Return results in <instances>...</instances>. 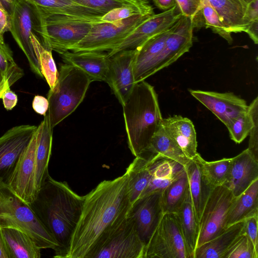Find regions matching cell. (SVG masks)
<instances>
[{
  "label": "cell",
  "instance_id": "obj_22",
  "mask_svg": "<svg viewBox=\"0 0 258 258\" xmlns=\"http://www.w3.org/2000/svg\"><path fill=\"white\" fill-rule=\"evenodd\" d=\"M53 129L46 113L36 131L35 184L37 195L49 175L48 167L51 154Z\"/></svg>",
  "mask_w": 258,
  "mask_h": 258
},
{
  "label": "cell",
  "instance_id": "obj_42",
  "mask_svg": "<svg viewBox=\"0 0 258 258\" xmlns=\"http://www.w3.org/2000/svg\"><path fill=\"white\" fill-rule=\"evenodd\" d=\"M248 111L252 119V125L249 132L248 150L253 158L258 161V97H256L248 106Z\"/></svg>",
  "mask_w": 258,
  "mask_h": 258
},
{
  "label": "cell",
  "instance_id": "obj_20",
  "mask_svg": "<svg viewBox=\"0 0 258 258\" xmlns=\"http://www.w3.org/2000/svg\"><path fill=\"white\" fill-rule=\"evenodd\" d=\"M59 55L66 63L82 70L92 82L105 81L110 58L107 53L103 51H66Z\"/></svg>",
  "mask_w": 258,
  "mask_h": 258
},
{
  "label": "cell",
  "instance_id": "obj_7",
  "mask_svg": "<svg viewBox=\"0 0 258 258\" xmlns=\"http://www.w3.org/2000/svg\"><path fill=\"white\" fill-rule=\"evenodd\" d=\"M151 16L138 15L112 22L94 23L86 36L69 51H109Z\"/></svg>",
  "mask_w": 258,
  "mask_h": 258
},
{
  "label": "cell",
  "instance_id": "obj_10",
  "mask_svg": "<svg viewBox=\"0 0 258 258\" xmlns=\"http://www.w3.org/2000/svg\"><path fill=\"white\" fill-rule=\"evenodd\" d=\"M235 199L232 192L224 185L211 190L199 222L197 247L215 238L226 229V218Z\"/></svg>",
  "mask_w": 258,
  "mask_h": 258
},
{
  "label": "cell",
  "instance_id": "obj_11",
  "mask_svg": "<svg viewBox=\"0 0 258 258\" xmlns=\"http://www.w3.org/2000/svg\"><path fill=\"white\" fill-rule=\"evenodd\" d=\"M194 22L182 15L174 24L165 45L145 72L143 80L176 61L192 46Z\"/></svg>",
  "mask_w": 258,
  "mask_h": 258
},
{
  "label": "cell",
  "instance_id": "obj_17",
  "mask_svg": "<svg viewBox=\"0 0 258 258\" xmlns=\"http://www.w3.org/2000/svg\"><path fill=\"white\" fill-rule=\"evenodd\" d=\"M162 191H155L137 200L128 213L145 245L149 241L164 213Z\"/></svg>",
  "mask_w": 258,
  "mask_h": 258
},
{
  "label": "cell",
  "instance_id": "obj_44",
  "mask_svg": "<svg viewBox=\"0 0 258 258\" xmlns=\"http://www.w3.org/2000/svg\"><path fill=\"white\" fill-rule=\"evenodd\" d=\"M176 5L182 15L192 20L197 26L198 19L202 14L204 0H175Z\"/></svg>",
  "mask_w": 258,
  "mask_h": 258
},
{
  "label": "cell",
  "instance_id": "obj_40",
  "mask_svg": "<svg viewBox=\"0 0 258 258\" xmlns=\"http://www.w3.org/2000/svg\"><path fill=\"white\" fill-rule=\"evenodd\" d=\"M257 251L244 232L234 242L224 256V258H257Z\"/></svg>",
  "mask_w": 258,
  "mask_h": 258
},
{
  "label": "cell",
  "instance_id": "obj_46",
  "mask_svg": "<svg viewBox=\"0 0 258 258\" xmlns=\"http://www.w3.org/2000/svg\"><path fill=\"white\" fill-rule=\"evenodd\" d=\"M48 107L49 103L47 98L40 95L34 96L32 108L36 113L44 116L48 110Z\"/></svg>",
  "mask_w": 258,
  "mask_h": 258
},
{
  "label": "cell",
  "instance_id": "obj_9",
  "mask_svg": "<svg viewBox=\"0 0 258 258\" xmlns=\"http://www.w3.org/2000/svg\"><path fill=\"white\" fill-rule=\"evenodd\" d=\"M145 245L132 218L126 216L101 244L94 258H144Z\"/></svg>",
  "mask_w": 258,
  "mask_h": 258
},
{
  "label": "cell",
  "instance_id": "obj_56",
  "mask_svg": "<svg viewBox=\"0 0 258 258\" xmlns=\"http://www.w3.org/2000/svg\"><path fill=\"white\" fill-rule=\"evenodd\" d=\"M0 42L2 43H5L4 39L0 36Z\"/></svg>",
  "mask_w": 258,
  "mask_h": 258
},
{
  "label": "cell",
  "instance_id": "obj_45",
  "mask_svg": "<svg viewBox=\"0 0 258 258\" xmlns=\"http://www.w3.org/2000/svg\"><path fill=\"white\" fill-rule=\"evenodd\" d=\"M257 222L258 214L244 220V233L251 241L257 251H258Z\"/></svg>",
  "mask_w": 258,
  "mask_h": 258
},
{
  "label": "cell",
  "instance_id": "obj_52",
  "mask_svg": "<svg viewBox=\"0 0 258 258\" xmlns=\"http://www.w3.org/2000/svg\"><path fill=\"white\" fill-rule=\"evenodd\" d=\"M18 0H0V2L10 15L12 12L14 4Z\"/></svg>",
  "mask_w": 258,
  "mask_h": 258
},
{
  "label": "cell",
  "instance_id": "obj_39",
  "mask_svg": "<svg viewBox=\"0 0 258 258\" xmlns=\"http://www.w3.org/2000/svg\"><path fill=\"white\" fill-rule=\"evenodd\" d=\"M202 14L206 27L211 28L214 33L225 39L229 44H232L233 39L231 33L228 31L219 15L208 0H204Z\"/></svg>",
  "mask_w": 258,
  "mask_h": 258
},
{
  "label": "cell",
  "instance_id": "obj_30",
  "mask_svg": "<svg viewBox=\"0 0 258 258\" xmlns=\"http://www.w3.org/2000/svg\"><path fill=\"white\" fill-rule=\"evenodd\" d=\"M173 25L166 30L152 37L136 49L134 73L136 83L143 80L147 68L162 50Z\"/></svg>",
  "mask_w": 258,
  "mask_h": 258
},
{
  "label": "cell",
  "instance_id": "obj_55",
  "mask_svg": "<svg viewBox=\"0 0 258 258\" xmlns=\"http://www.w3.org/2000/svg\"><path fill=\"white\" fill-rule=\"evenodd\" d=\"M5 80H6L4 78L1 72H0V85L4 82Z\"/></svg>",
  "mask_w": 258,
  "mask_h": 258
},
{
  "label": "cell",
  "instance_id": "obj_23",
  "mask_svg": "<svg viewBox=\"0 0 258 258\" xmlns=\"http://www.w3.org/2000/svg\"><path fill=\"white\" fill-rule=\"evenodd\" d=\"M156 153L148 150L135 157L126 169L131 205L141 198L151 178V165Z\"/></svg>",
  "mask_w": 258,
  "mask_h": 258
},
{
  "label": "cell",
  "instance_id": "obj_21",
  "mask_svg": "<svg viewBox=\"0 0 258 258\" xmlns=\"http://www.w3.org/2000/svg\"><path fill=\"white\" fill-rule=\"evenodd\" d=\"M162 125L171 139L189 159L197 152V135L192 122L181 115H174L163 118Z\"/></svg>",
  "mask_w": 258,
  "mask_h": 258
},
{
  "label": "cell",
  "instance_id": "obj_8",
  "mask_svg": "<svg viewBox=\"0 0 258 258\" xmlns=\"http://www.w3.org/2000/svg\"><path fill=\"white\" fill-rule=\"evenodd\" d=\"M189 258L173 213H164L145 245L144 258Z\"/></svg>",
  "mask_w": 258,
  "mask_h": 258
},
{
  "label": "cell",
  "instance_id": "obj_28",
  "mask_svg": "<svg viewBox=\"0 0 258 258\" xmlns=\"http://www.w3.org/2000/svg\"><path fill=\"white\" fill-rule=\"evenodd\" d=\"M173 214L182 235L189 257L194 258L197 246L199 226L189 188L183 203Z\"/></svg>",
  "mask_w": 258,
  "mask_h": 258
},
{
  "label": "cell",
  "instance_id": "obj_25",
  "mask_svg": "<svg viewBox=\"0 0 258 258\" xmlns=\"http://www.w3.org/2000/svg\"><path fill=\"white\" fill-rule=\"evenodd\" d=\"M0 236L8 258L41 257V249L20 229L14 226L0 227Z\"/></svg>",
  "mask_w": 258,
  "mask_h": 258
},
{
  "label": "cell",
  "instance_id": "obj_53",
  "mask_svg": "<svg viewBox=\"0 0 258 258\" xmlns=\"http://www.w3.org/2000/svg\"><path fill=\"white\" fill-rule=\"evenodd\" d=\"M9 88H10L7 80H5L4 82L0 85V99L4 92Z\"/></svg>",
  "mask_w": 258,
  "mask_h": 258
},
{
  "label": "cell",
  "instance_id": "obj_37",
  "mask_svg": "<svg viewBox=\"0 0 258 258\" xmlns=\"http://www.w3.org/2000/svg\"><path fill=\"white\" fill-rule=\"evenodd\" d=\"M154 9L150 0H141L137 3L115 8L100 17L101 23L112 22L138 15H152Z\"/></svg>",
  "mask_w": 258,
  "mask_h": 258
},
{
  "label": "cell",
  "instance_id": "obj_14",
  "mask_svg": "<svg viewBox=\"0 0 258 258\" xmlns=\"http://www.w3.org/2000/svg\"><path fill=\"white\" fill-rule=\"evenodd\" d=\"M37 126H15L0 137V179L7 183L18 159L35 133Z\"/></svg>",
  "mask_w": 258,
  "mask_h": 258
},
{
  "label": "cell",
  "instance_id": "obj_38",
  "mask_svg": "<svg viewBox=\"0 0 258 258\" xmlns=\"http://www.w3.org/2000/svg\"><path fill=\"white\" fill-rule=\"evenodd\" d=\"M0 72L10 87L24 75L23 70L15 62L9 47L1 42Z\"/></svg>",
  "mask_w": 258,
  "mask_h": 258
},
{
  "label": "cell",
  "instance_id": "obj_31",
  "mask_svg": "<svg viewBox=\"0 0 258 258\" xmlns=\"http://www.w3.org/2000/svg\"><path fill=\"white\" fill-rule=\"evenodd\" d=\"M258 214V179L235 197L226 218L225 228Z\"/></svg>",
  "mask_w": 258,
  "mask_h": 258
},
{
  "label": "cell",
  "instance_id": "obj_18",
  "mask_svg": "<svg viewBox=\"0 0 258 258\" xmlns=\"http://www.w3.org/2000/svg\"><path fill=\"white\" fill-rule=\"evenodd\" d=\"M189 92L226 127L248 109L246 101L231 92L219 93L191 89Z\"/></svg>",
  "mask_w": 258,
  "mask_h": 258
},
{
  "label": "cell",
  "instance_id": "obj_3",
  "mask_svg": "<svg viewBox=\"0 0 258 258\" xmlns=\"http://www.w3.org/2000/svg\"><path fill=\"white\" fill-rule=\"evenodd\" d=\"M128 147L135 156L147 150L162 124L157 94L144 81L136 83L122 105Z\"/></svg>",
  "mask_w": 258,
  "mask_h": 258
},
{
  "label": "cell",
  "instance_id": "obj_24",
  "mask_svg": "<svg viewBox=\"0 0 258 258\" xmlns=\"http://www.w3.org/2000/svg\"><path fill=\"white\" fill-rule=\"evenodd\" d=\"M219 15L229 32L246 31L250 21L247 11L248 3L245 0H208Z\"/></svg>",
  "mask_w": 258,
  "mask_h": 258
},
{
  "label": "cell",
  "instance_id": "obj_36",
  "mask_svg": "<svg viewBox=\"0 0 258 258\" xmlns=\"http://www.w3.org/2000/svg\"><path fill=\"white\" fill-rule=\"evenodd\" d=\"M188 189L185 173L170 184L162 191L164 213L175 212L183 203Z\"/></svg>",
  "mask_w": 258,
  "mask_h": 258
},
{
  "label": "cell",
  "instance_id": "obj_41",
  "mask_svg": "<svg viewBox=\"0 0 258 258\" xmlns=\"http://www.w3.org/2000/svg\"><path fill=\"white\" fill-rule=\"evenodd\" d=\"M252 125V119L247 110L236 118L227 127L231 139L239 144L249 135Z\"/></svg>",
  "mask_w": 258,
  "mask_h": 258
},
{
  "label": "cell",
  "instance_id": "obj_33",
  "mask_svg": "<svg viewBox=\"0 0 258 258\" xmlns=\"http://www.w3.org/2000/svg\"><path fill=\"white\" fill-rule=\"evenodd\" d=\"M147 150L174 160L183 166L191 160L167 135L162 124L152 138Z\"/></svg>",
  "mask_w": 258,
  "mask_h": 258
},
{
  "label": "cell",
  "instance_id": "obj_43",
  "mask_svg": "<svg viewBox=\"0 0 258 258\" xmlns=\"http://www.w3.org/2000/svg\"><path fill=\"white\" fill-rule=\"evenodd\" d=\"M80 4L105 14L111 10L141 0H74Z\"/></svg>",
  "mask_w": 258,
  "mask_h": 258
},
{
  "label": "cell",
  "instance_id": "obj_6",
  "mask_svg": "<svg viewBox=\"0 0 258 258\" xmlns=\"http://www.w3.org/2000/svg\"><path fill=\"white\" fill-rule=\"evenodd\" d=\"M14 226L25 232L40 249L58 247L54 237L39 220L30 205L0 179V227Z\"/></svg>",
  "mask_w": 258,
  "mask_h": 258
},
{
  "label": "cell",
  "instance_id": "obj_27",
  "mask_svg": "<svg viewBox=\"0 0 258 258\" xmlns=\"http://www.w3.org/2000/svg\"><path fill=\"white\" fill-rule=\"evenodd\" d=\"M244 232V220L227 227L215 238L196 249L194 258H224L238 237Z\"/></svg>",
  "mask_w": 258,
  "mask_h": 258
},
{
  "label": "cell",
  "instance_id": "obj_12",
  "mask_svg": "<svg viewBox=\"0 0 258 258\" xmlns=\"http://www.w3.org/2000/svg\"><path fill=\"white\" fill-rule=\"evenodd\" d=\"M10 17V31L14 39L26 56L31 71L43 77L31 40L37 22L33 5L26 0H18Z\"/></svg>",
  "mask_w": 258,
  "mask_h": 258
},
{
  "label": "cell",
  "instance_id": "obj_15",
  "mask_svg": "<svg viewBox=\"0 0 258 258\" xmlns=\"http://www.w3.org/2000/svg\"><path fill=\"white\" fill-rule=\"evenodd\" d=\"M182 16L176 5L153 14L141 23L127 37L107 53L109 57L128 49H135L152 37L171 27Z\"/></svg>",
  "mask_w": 258,
  "mask_h": 258
},
{
  "label": "cell",
  "instance_id": "obj_1",
  "mask_svg": "<svg viewBox=\"0 0 258 258\" xmlns=\"http://www.w3.org/2000/svg\"><path fill=\"white\" fill-rule=\"evenodd\" d=\"M128 176L104 180L84 196L81 216L65 258L93 257L131 207Z\"/></svg>",
  "mask_w": 258,
  "mask_h": 258
},
{
  "label": "cell",
  "instance_id": "obj_49",
  "mask_svg": "<svg viewBox=\"0 0 258 258\" xmlns=\"http://www.w3.org/2000/svg\"><path fill=\"white\" fill-rule=\"evenodd\" d=\"M258 20L252 21L250 22L248 28L245 31L253 42L257 44L258 43Z\"/></svg>",
  "mask_w": 258,
  "mask_h": 258
},
{
  "label": "cell",
  "instance_id": "obj_57",
  "mask_svg": "<svg viewBox=\"0 0 258 258\" xmlns=\"http://www.w3.org/2000/svg\"><path fill=\"white\" fill-rule=\"evenodd\" d=\"M245 1H246L248 3H249L250 2H251L252 0H245Z\"/></svg>",
  "mask_w": 258,
  "mask_h": 258
},
{
  "label": "cell",
  "instance_id": "obj_47",
  "mask_svg": "<svg viewBox=\"0 0 258 258\" xmlns=\"http://www.w3.org/2000/svg\"><path fill=\"white\" fill-rule=\"evenodd\" d=\"M1 99L4 107L7 110H11L14 108L18 102L17 95L10 89V88H8L4 92Z\"/></svg>",
  "mask_w": 258,
  "mask_h": 258
},
{
  "label": "cell",
  "instance_id": "obj_4",
  "mask_svg": "<svg viewBox=\"0 0 258 258\" xmlns=\"http://www.w3.org/2000/svg\"><path fill=\"white\" fill-rule=\"evenodd\" d=\"M35 35L47 48L59 54L69 51L88 33L96 21L82 17L50 13L33 5Z\"/></svg>",
  "mask_w": 258,
  "mask_h": 258
},
{
  "label": "cell",
  "instance_id": "obj_48",
  "mask_svg": "<svg viewBox=\"0 0 258 258\" xmlns=\"http://www.w3.org/2000/svg\"><path fill=\"white\" fill-rule=\"evenodd\" d=\"M10 15L0 2V36L4 38V33L10 31Z\"/></svg>",
  "mask_w": 258,
  "mask_h": 258
},
{
  "label": "cell",
  "instance_id": "obj_32",
  "mask_svg": "<svg viewBox=\"0 0 258 258\" xmlns=\"http://www.w3.org/2000/svg\"><path fill=\"white\" fill-rule=\"evenodd\" d=\"M184 167L188 179L192 206L199 223L207 200L213 189L205 181L199 164L195 159H191Z\"/></svg>",
  "mask_w": 258,
  "mask_h": 258
},
{
  "label": "cell",
  "instance_id": "obj_35",
  "mask_svg": "<svg viewBox=\"0 0 258 258\" xmlns=\"http://www.w3.org/2000/svg\"><path fill=\"white\" fill-rule=\"evenodd\" d=\"M31 40L43 77L46 80L50 89H52L58 76L52 50L45 47L34 33L31 35Z\"/></svg>",
  "mask_w": 258,
  "mask_h": 258
},
{
  "label": "cell",
  "instance_id": "obj_51",
  "mask_svg": "<svg viewBox=\"0 0 258 258\" xmlns=\"http://www.w3.org/2000/svg\"><path fill=\"white\" fill-rule=\"evenodd\" d=\"M155 5L159 9L166 11L175 5H176L175 0H153Z\"/></svg>",
  "mask_w": 258,
  "mask_h": 258
},
{
  "label": "cell",
  "instance_id": "obj_2",
  "mask_svg": "<svg viewBox=\"0 0 258 258\" xmlns=\"http://www.w3.org/2000/svg\"><path fill=\"white\" fill-rule=\"evenodd\" d=\"M84 196L76 194L67 182L48 176L30 206L58 243L54 257L65 258L79 220Z\"/></svg>",
  "mask_w": 258,
  "mask_h": 258
},
{
  "label": "cell",
  "instance_id": "obj_19",
  "mask_svg": "<svg viewBox=\"0 0 258 258\" xmlns=\"http://www.w3.org/2000/svg\"><path fill=\"white\" fill-rule=\"evenodd\" d=\"M258 179V161L248 149L231 158L228 179L224 184L237 197Z\"/></svg>",
  "mask_w": 258,
  "mask_h": 258
},
{
  "label": "cell",
  "instance_id": "obj_50",
  "mask_svg": "<svg viewBox=\"0 0 258 258\" xmlns=\"http://www.w3.org/2000/svg\"><path fill=\"white\" fill-rule=\"evenodd\" d=\"M247 15L250 22L258 20V0H252L248 3Z\"/></svg>",
  "mask_w": 258,
  "mask_h": 258
},
{
  "label": "cell",
  "instance_id": "obj_13",
  "mask_svg": "<svg viewBox=\"0 0 258 258\" xmlns=\"http://www.w3.org/2000/svg\"><path fill=\"white\" fill-rule=\"evenodd\" d=\"M36 131L21 154L7 183L17 196L29 205L37 196L35 184Z\"/></svg>",
  "mask_w": 258,
  "mask_h": 258
},
{
  "label": "cell",
  "instance_id": "obj_26",
  "mask_svg": "<svg viewBox=\"0 0 258 258\" xmlns=\"http://www.w3.org/2000/svg\"><path fill=\"white\" fill-rule=\"evenodd\" d=\"M151 170V178L142 197L155 191H162L185 173L183 165L159 154H156Z\"/></svg>",
  "mask_w": 258,
  "mask_h": 258
},
{
  "label": "cell",
  "instance_id": "obj_54",
  "mask_svg": "<svg viewBox=\"0 0 258 258\" xmlns=\"http://www.w3.org/2000/svg\"><path fill=\"white\" fill-rule=\"evenodd\" d=\"M0 258H8L0 236Z\"/></svg>",
  "mask_w": 258,
  "mask_h": 258
},
{
  "label": "cell",
  "instance_id": "obj_5",
  "mask_svg": "<svg viewBox=\"0 0 258 258\" xmlns=\"http://www.w3.org/2000/svg\"><path fill=\"white\" fill-rule=\"evenodd\" d=\"M91 82L89 76L79 68L66 63L60 66L56 82L49 89L47 97V114L52 128L76 109Z\"/></svg>",
  "mask_w": 258,
  "mask_h": 258
},
{
  "label": "cell",
  "instance_id": "obj_16",
  "mask_svg": "<svg viewBox=\"0 0 258 258\" xmlns=\"http://www.w3.org/2000/svg\"><path fill=\"white\" fill-rule=\"evenodd\" d=\"M136 49L119 51L109 58L106 82L122 105L135 84L134 61Z\"/></svg>",
  "mask_w": 258,
  "mask_h": 258
},
{
  "label": "cell",
  "instance_id": "obj_29",
  "mask_svg": "<svg viewBox=\"0 0 258 258\" xmlns=\"http://www.w3.org/2000/svg\"><path fill=\"white\" fill-rule=\"evenodd\" d=\"M45 12L87 18L101 23L104 14L84 6L74 0H26Z\"/></svg>",
  "mask_w": 258,
  "mask_h": 258
},
{
  "label": "cell",
  "instance_id": "obj_34",
  "mask_svg": "<svg viewBox=\"0 0 258 258\" xmlns=\"http://www.w3.org/2000/svg\"><path fill=\"white\" fill-rule=\"evenodd\" d=\"M193 158L199 164L205 181L212 189L225 183L229 175L231 158L207 161L199 153Z\"/></svg>",
  "mask_w": 258,
  "mask_h": 258
}]
</instances>
